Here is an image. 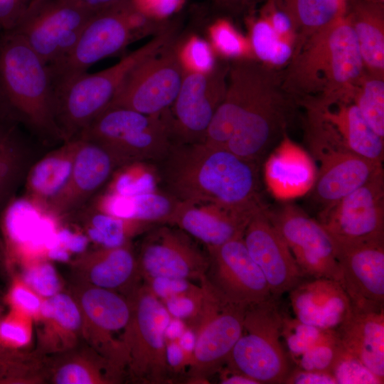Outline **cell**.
Wrapping results in <instances>:
<instances>
[{
	"label": "cell",
	"mask_w": 384,
	"mask_h": 384,
	"mask_svg": "<svg viewBox=\"0 0 384 384\" xmlns=\"http://www.w3.org/2000/svg\"><path fill=\"white\" fill-rule=\"evenodd\" d=\"M154 166L162 191L179 201L213 203L247 219L267 206L261 164L206 143L173 144Z\"/></svg>",
	"instance_id": "cell-1"
},
{
	"label": "cell",
	"mask_w": 384,
	"mask_h": 384,
	"mask_svg": "<svg viewBox=\"0 0 384 384\" xmlns=\"http://www.w3.org/2000/svg\"><path fill=\"white\" fill-rule=\"evenodd\" d=\"M284 82L288 94H320L319 102L351 100L365 75L355 32L346 14L308 37Z\"/></svg>",
	"instance_id": "cell-2"
},
{
	"label": "cell",
	"mask_w": 384,
	"mask_h": 384,
	"mask_svg": "<svg viewBox=\"0 0 384 384\" xmlns=\"http://www.w3.org/2000/svg\"><path fill=\"white\" fill-rule=\"evenodd\" d=\"M0 101L5 112L44 146L63 142L55 119L49 68L12 31L0 34Z\"/></svg>",
	"instance_id": "cell-3"
},
{
	"label": "cell",
	"mask_w": 384,
	"mask_h": 384,
	"mask_svg": "<svg viewBox=\"0 0 384 384\" xmlns=\"http://www.w3.org/2000/svg\"><path fill=\"white\" fill-rule=\"evenodd\" d=\"M172 39V31L164 30L115 65L95 73H83L55 86V119L63 142L78 139L109 105L127 73Z\"/></svg>",
	"instance_id": "cell-4"
},
{
	"label": "cell",
	"mask_w": 384,
	"mask_h": 384,
	"mask_svg": "<svg viewBox=\"0 0 384 384\" xmlns=\"http://www.w3.org/2000/svg\"><path fill=\"white\" fill-rule=\"evenodd\" d=\"M78 139L103 149L118 168L137 162L155 164L173 144L161 114L149 115L111 106H107Z\"/></svg>",
	"instance_id": "cell-5"
},
{
	"label": "cell",
	"mask_w": 384,
	"mask_h": 384,
	"mask_svg": "<svg viewBox=\"0 0 384 384\" xmlns=\"http://www.w3.org/2000/svg\"><path fill=\"white\" fill-rule=\"evenodd\" d=\"M127 298L131 316L123 337L124 375L134 383H167L171 370L166 361L164 334L171 316L146 284Z\"/></svg>",
	"instance_id": "cell-6"
},
{
	"label": "cell",
	"mask_w": 384,
	"mask_h": 384,
	"mask_svg": "<svg viewBox=\"0 0 384 384\" xmlns=\"http://www.w3.org/2000/svg\"><path fill=\"white\" fill-rule=\"evenodd\" d=\"M278 299L272 296L247 306L242 334L225 363L258 384L284 383L290 372L280 339L284 313Z\"/></svg>",
	"instance_id": "cell-7"
},
{
	"label": "cell",
	"mask_w": 384,
	"mask_h": 384,
	"mask_svg": "<svg viewBox=\"0 0 384 384\" xmlns=\"http://www.w3.org/2000/svg\"><path fill=\"white\" fill-rule=\"evenodd\" d=\"M279 90L272 73L261 66L253 90L225 149L249 161L263 159L284 137L294 105Z\"/></svg>",
	"instance_id": "cell-8"
},
{
	"label": "cell",
	"mask_w": 384,
	"mask_h": 384,
	"mask_svg": "<svg viewBox=\"0 0 384 384\" xmlns=\"http://www.w3.org/2000/svg\"><path fill=\"white\" fill-rule=\"evenodd\" d=\"M200 284L203 303L189 326L196 334V346L188 373L192 383H203L226 363L242 334L247 306L225 299L205 278Z\"/></svg>",
	"instance_id": "cell-9"
},
{
	"label": "cell",
	"mask_w": 384,
	"mask_h": 384,
	"mask_svg": "<svg viewBox=\"0 0 384 384\" xmlns=\"http://www.w3.org/2000/svg\"><path fill=\"white\" fill-rule=\"evenodd\" d=\"M95 14L72 0H33L11 31L50 66L69 53Z\"/></svg>",
	"instance_id": "cell-10"
},
{
	"label": "cell",
	"mask_w": 384,
	"mask_h": 384,
	"mask_svg": "<svg viewBox=\"0 0 384 384\" xmlns=\"http://www.w3.org/2000/svg\"><path fill=\"white\" fill-rule=\"evenodd\" d=\"M183 74L177 45L171 42L135 65L127 73L107 106L159 115L175 100Z\"/></svg>",
	"instance_id": "cell-11"
},
{
	"label": "cell",
	"mask_w": 384,
	"mask_h": 384,
	"mask_svg": "<svg viewBox=\"0 0 384 384\" xmlns=\"http://www.w3.org/2000/svg\"><path fill=\"white\" fill-rule=\"evenodd\" d=\"M133 7L132 1L127 0L90 18L69 53L48 66L54 87L87 72L97 61L123 52L137 39L132 22Z\"/></svg>",
	"instance_id": "cell-12"
},
{
	"label": "cell",
	"mask_w": 384,
	"mask_h": 384,
	"mask_svg": "<svg viewBox=\"0 0 384 384\" xmlns=\"http://www.w3.org/2000/svg\"><path fill=\"white\" fill-rule=\"evenodd\" d=\"M68 291L80 311L82 341L124 374L123 337L131 316L129 299L117 292L75 281Z\"/></svg>",
	"instance_id": "cell-13"
},
{
	"label": "cell",
	"mask_w": 384,
	"mask_h": 384,
	"mask_svg": "<svg viewBox=\"0 0 384 384\" xmlns=\"http://www.w3.org/2000/svg\"><path fill=\"white\" fill-rule=\"evenodd\" d=\"M228 68L208 73L184 72L178 95L162 112L173 144L203 142L214 114L224 98Z\"/></svg>",
	"instance_id": "cell-14"
},
{
	"label": "cell",
	"mask_w": 384,
	"mask_h": 384,
	"mask_svg": "<svg viewBox=\"0 0 384 384\" xmlns=\"http://www.w3.org/2000/svg\"><path fill=\"white\" fill-rule=\"evenodd\" d=\"M154 226L147 230L137 255L142 279L166 277L200 284L208 267V255L178 228L168 224Z\"/></svg>",
	"instance_id": "cell-15"
},
{
	"label": "cell",
	"mask_w": 384,
	"mask_h": 384,
	"mask_svg": "<svg viewBox=\"0 0 384 384\" xmlns=\"http://www.w3.org/2000/svg\"><path fill=\"white\" fill-rule=\"evenodd\" d=\"M318 221L336 242L384 240L383 171L330 208L321 210Z\"/></svg>",
	"instance_id": "cell-16"
},
{
	"label": "cell",
	"mask_w": 384,
	"mask_h": 384,
	"mask_svg": "<svg viewBox=\"0 0 384 384\" xmlns=\"http://www.w3.org/2000/svg\"><path fill=\"white\" fill-rule=\"evenodd\" d=\"M266 211L306 277L336 280L338 268L334 242L318 220L291 204L267 208Z\"/></svg>",
	"instance_id": "cell-17"
},
{
	"label": "cell",
	"mask_w": 384,
	"mask_h": 384,
	"mask_svg": "<svg viewBox=\"0 0 384 384\" xmlns=\"http://www.w3.org/2000/svg\"><path fill=\"white\" fill-rule=\"evenodd\" d=\"M312 155L319 163L311 186V198L327 209L383 171L382 163L358 156L321 139H309Z\"/></svg>",
	"instance_id": "cell-18"
},
{
	"label": "cell",
	"mask_w": 384,
	"mask_h": 384,
	"mask_svg": "<svg viewBox=\"0 0 384 384\" xmlns=\"http://www.w3.org/2000/svg\"><path fill=\"white\" fill-rule=\"evenodd\" d=\"M207 251L209 265L205 279L225 299L248 306L273 296L242 238L207 248Z\"/></svg>",
	"instance_id": "cell-19"
},
{
	"label": "cell",
	"mask_w": 384,
	"mask_h": 384,
	"mask_svg": "<svg viewBox=\"0 0 384 384\" xmlns=\"http://www.w3.org/2000/svg\"><path fill=\"white\" fill-rule=\"evenodd\" d=\"M333 242L338 268L336 280L352 306L384 307V240Z\"/></svg>",
	"instance_id": "cell-20"
},
{
	"label": "cell",
	"mask_w": 384,
	"mask_h": 384,
	"mask_svg": "<svg viewBox=\"0 0 384 384\" xmlns=\"http://www.w3.org/2000/svg\"><path fill=\"white\" fill-rule=\"evenodd\" d=\"M267 208L251 218L242 240L250 257L265 276L272 294L279 297L306 277L269 219Z\"/></svg>",
	"instance_id": "cell-21"
},
{
	"label": "cell",
	"mask_w": 384,
	"mask_h": 384,
	"mask_svg": "<svg viewBox=\"0 0 384 384\" xmlns=\"http://www.w3.org/2000/svg\"><path fill=\"white\" fill-rule=\"evenodd\" d=\"M80 140L69 179L45 211L46 215L55 219L71 216L84 208L103 188L118 168L103 149Z\"/></svg>",
	"instance_id": "cell-22"
},
{
	"label": "cell",
	"mask_w": 384,
	"mask_h": 384,
	"mask_svg": "<svg viewBox=\"0 0 384 384\" xmlns=\"http://www.w3.org/2000/svg\"><path fill=\"white\" fill-rule=\"evenodd\" d=\"M74 281L129 296L139 285L137 255L132 242L84 251L70 262Z\"/></svg>",
	"instance_id": "cell-23"
},
{
	"label": "cell",
	"mask_w": 384,
	"mask_h": 384,
	"mask_svg": "<svg viewBox=\"0 0 384 384\" xmlns=\"http://www.w3.org/2000/svg\"><path fill=\"white\" fill-rule=\"evenodd\" d=\"M335 102L337 107L332 109L327 105H311V114L343 147L363 158L383 164L384 138L372 129L353 102Z\"/></svg>",
	"instance_id": "cell-24"
},
{
	"label": "cell",
	"mask_w": 384,
	"mask_h": 384,
	"mask_svg": "<svg viewBox=\"0 0 384 384\" xmlns=\"http://www.w3.org/2000/svg\"><path fill=\"white\" fill-rule=\"evenodd\" d=\"M289 292L296 318L321 329L335 330L351 310L348 297L336 279L303 280Z\"/></svg>",
	"instance_id": "cell-25"
},
{
	"label": "cell",
	"mask_w": 384,
	"mask_h": 384,
	"mask_svg": "<svg viewBox=\"0 0 384 384\" xmlns=\"http://www.w3.org/2000/svg\"><path fill=\"white\" fill-rule=\"evenodd\" d=\"M249 221L215 204L178 201L169 225L210 248L242 238Z\"/></svg>",
	"instance_id": "cell-26"
},
{
	"label": "cell",
	"mask_w": 384,
	"mask_h": 384,
	"mask_svg": "<svg viewBox=\"0 0 384 384\" xmlns=\"http://www.w3.org/2000/svg\"><path fill=\"white\" fill-rule=\"evenodd\" d=\"M36 326V348L44 356L68 351L82 341V317L78 305L68 291L43 299Z\"/></svg>",
	"instance_id": "cell-27"
},
{
	"label": "cell",
	"mask_w": 384,
	"mask_h": 384,
	"mask_svg": "<svg viewBox=\"0 0 384 384\" xmlns=\"http://www.w3.org/2000/svg\"><path fill=\"white\" fill-rule=\"evenodd\" d=\"M334 331L342 346L384 381V307L352 306Z\"/></svg>",
	"instance_id": "cell-28"
},
{
	"label": "cell",
	"mask_w": 384,
	"mask_h": 384,
	"mask_svg": "<svg viewBox=\"0 0 384 384\" xmlns=\"http://www.w3.org/2000/svg\"><path fill=\"white\" fill-rule=\"evenodd\" d=\"M80 143L79 139L64 142L36 161L23 184L25 201L45 213L69 179Z\"/></svg>",
	"instance_id": "cell-29"
},
{
	"label": "cell",
	"mask_w": 384,
	"mask_h": 384,
	"mask_svg": "<svg viewBox=\"0 0 384 384\" xmlns=\"http://www.w3.org/2000/svg\"><path fill=\"white\" fill-rule=\"evenodd\" d=\"M124 373L83 341L64 353L48 356V379L53 384H114Z\"/></svg>",
	"instance_id": "cell-30"
},
{
	"label": "cell",
	"mask_w": 384,
	"mask_h": 384,
	"mask_svg": "<svg viewBox=\"0 0 384 384\" xmlns=\"http://www.w3.org/2000/svg\"><path fill=\"white\" fill-rule=\"evenodd\" d=\"M178 201L163 191L121 195L100 191L85 206L107 215L152 225H169Z\"/></svg>",
	"instance_id": "cell-31"
},
{
	"label": "cell",
	"mask_w": 384,
	"mask_h": 384,
	"mask_svg": "<svg viewBox=\"0 0 384 384\" xmlns=\"http://www.w3.org/2000/svg\"><path fill=\"white\" fill-rule=\"evenodd\" d=\"M383 2L356 0L345 13L355 32L364 68L369 75L383 78Z\"/></svg>",
	"instance_id": "cell-32"
},
{
	"label": "cell",
	"mask_w": 384,
	"mask_h": 384,
	"mask_svg": "<svg viewBox=\"0 0 384 384\" xmlns=\"http://www.w3.org/2000/svg\"><path fill=\"white\" fill-rule=\"evenodd\" d=\"M278 146L265 164L267 182L279 197L302 193L314 183L313 165L304 152L286 137Z\"/></svg>",
	"instance_id": "cell-33"
},
{
	"label": "cell",
	"mask_w": 384,
	"mask_h": 384,
	"mask_svg": "<svg viewBox=\"0 0 384 384\" xmlns=\"http://www.w3.org/2000/svg\"><path fill=\"white\" fill-rule=\"evenodd\" d=\"M291 18L299 46L316 31L346 13L343 0H268Z\"/></svg>",
	"instance_id": "cell-34"
},
{
	"label": "cell",
	"mask_w": 384,
	"mask_h": 384,
	"mask_svg": "<svg viewBox=\"0 0 384 384\" xmlns=\"http://www.w3.org/2000/svg\"><path fill=\"white\" fill-rule=\"evenodd\" d=\"M76 213L83 216L82 220L88 238L100 247L122 245L156 225L107 215L88 206H85Z\"/></svg>",
	"instance_id": "cell-35"
},
{
	"label": "cell",
	"mask_w": 384,
	"mask_h": 384,
	"mask_svg": "<svg viewBox=\"0 0 384 384\" xmlns=\"http://www.w3.org/2000/svg\"><path fill=\"white\" fill-rule=\"evenodd\" d=\"M250 43L252 53L272 65L287 63L295 53L294 46L279 36L264 16L252 23Z\"/></svg>",
	"instance_id": "cell-36"
},
{
	"label": "cell",
	"mask_w": 384,
	"mask_h": 384,
	"mask_svg": "<svg viewBox=\"0 0 384 384\" xmlns=\"http://www.w3.org/2000/svg\"><path fill=\"white\" fill-rule=\"evenodd\" d=\"M352 100L372 129L384 138L383 78L364 75L353 92Z\"/></svg>",
	"instance_id": "cell-37"
},
{
	"label": "cell",
	"mask_w": 384,
	"mask_h": 384,
	"mask_svg": "<svg viewBox=\"0 0 384 384\" xmlns=\"http://www.w3.org/2000/svg\"><path fill=\"white\" fill-rule=\"evenodd\" d=\"M146 163H132L117 168L103 191L121 195H134L156 190L154 169Z\"/></svg>",
	"instance_id": "cell-38"
},
{
	"label": "cell",
	"mask_w": 384,
	"mask_h": 384,
	"mask_svg": "<svg viewBox=\"0 0 384 384\" xmlns=\"http://www.w3.org/2000/svg\"><path fill=\"white\" fill-rule=\"evenodd\" d=\"M41 154H28L0 163V220L6 209L23 186L31 166Z\"/></svg>",
	"instance_id": "cell-39"
},
{
	"label": "cell",
	"mask_w": 384,
	"mask_h": 384,
	"mask_svg": "<svg viewBox=\"0 0 384 384\" xmlns=\"http://www.w3.org/2000/svg\"><path fill=\"white\" fill-rule=\"evenodd\" d=\"M208 33L213 49L224 57L247 59L253 53L250 41L226 20L216 21Z\"/></svg>",
	"instance_id": "cell-40"
},
{
	"label": "cell",
	"mask_w": 384,
	"mask_h": 384,
	"mask_svg": "<svg viewBox=\"0 0 384 384\" xmlns=\"http://www.w3.org/2000/svg\"><path fill=\"white\" fill-rule=\"evenodd\" d=\"M331 374L336 384H383L358 358L348 351L339 341Z\"/></svg>",
	"instance_id": "cell-41"
},
{
	"label": "cell",
	"mask_w": 384,
	"mask_h": 384,
	"mask_svg": "<svg viewBox=\"0 0 384 384\" xmlns=\"http://www.w3.org/2000/svg\"><path fill=\"white\" fill-rule=\"evenodd\" d=\"M339 340L334 330L326 329L323 337L302 354L292 358L298 368L331 373Z\"/></svg>",
	"instance_id": "cell-42"
},
{
	"label": "cell",
	"mask_w": 384,
	"mask_h": 384,
	"mask_svg": "<svg viewBox=\"0 0 384 384\" xmlns=\"http://www.w3.org/2000/svg\"><path fill=\"white\" fill-rule=\"evenodd\" d=\"M326 329L304 324L297 318L283 314L281 336L285 341L289 354L293 358L298 356L323 337Z\"/></svg>",
	"instance_id": "cell-43"
},
{
	"label": "cell",
	"mask_w": 384,
	"mask_h": 384,
	"mask_svg": "<svg viewBox=\"0 0 384 384\" xmlns=\"http://www.w3.org/2000/svg\"><path fill=\"white\" fill-rule=\"evenodd\" d=\"M34 321L32 318L10 309L0 319V346L11 350H23L33 340Z\"/></svg>",
	"instance_id": "cell-44"
},
{
	"label": "cell",
	"mask_w": 384,
	"mask_h": 384,
	"mask_svg": "<svg viewBox=\"0 0 384 384\" xmlns=\"http://www.w3.org/2000/svg\"><path fill=\"white\" fill-rule=\"evenodd\" d=\"M24 267L20 277L43 299L63 291L62 280L48 261L38 260L24 265Z\"/></svg>",
	"instance_id": "cell-45"
},
{
	"label": "cell",
	"mask_w": 384,
	"mask_h": 384,
	"mask_svg": "<svg viewBox=\"0 0 384 384\" xmlns=\"http://www.w3.org/2000/svg\"><path fill=\"white\" fill-rule=\"evenodd\" d=\"M177 52L184 72L208 73L216 66L211 45L200 37H190L177 46Z\"/></svg>",
	"instance_id": "cell-46"
},
{
	"label": "cell",
	"mask_w": 384,
	"mask_h": 384,
	"mask_svg": "<svg viewBox=\"0 0 384 384\" xmlns=\"http://www.w3.org/2000/svg\"><path fill=\"white\" fill-rule=\"evenodd\" d=\"M43 299L20 276L14 278L6 296L10 309L28 316L34 321L40 314Z\"/></svg>",
	"instance_id": "cell-47"
},
{
	"label": "cell",
	"mask_w": 384,
	"mask_h": 384,
	"mask_svg": "<svg viewBox=\"0 0 384 384\" xmlns=\"http://www.w3.org/2000/svg\"><path fill=\"white\" fill-rule=\"evenodd\" d=\"M203 297L201 284L196 288L161 301L171 317L183 320L191 326L198 317Z\"/></svg>",
	"instance_id": "cell-48"
},
{
	"label": "cell",
	"mask_w": 384,
	"mask_h": 384,
	"mask_svg": "<svg viewBox=\"0 0 384 384\" xmlns=\"http://www.w3.org/2000/svg\"><path fill=\"white\" fill-rule=\"evenodd\" d=\"M161 301L196 288L191 281L181 279L156 277L144 282Z\"/></svg>",
	"instance_id": "cell-49"
},
{
	"label": "cell",
	"mask_w": 384,
	"mask_h": 384,
	"mask_svg": "<svg viewBox=\"0 0 384 384\" xmlns=\"http://www.w3.org/2000/svg\"><path fill=\"white\" fill-rule=\"evenodd\" d=\"M264 16L270 23L274 31L296 47L297 36L289 16L268 1Z\"/></svg>",
	"instance_id": "cell-50"
},
{
	"label": "cell",
	"mask_w": 384,
	"mask_h": 384,
	"mask_svg": "<svg viewBox=\"0 0 384 384\" xmlns=\"http://www.w3.org/2000/svg\"><path fill=\"white\" fill-rule=\"evenodd\" d=\"M33 0H0V34L11 31Z\"/></svg>",
	"instance_id": "cell-51"
},
{
	"label": "cell",
	"mask_w": 384,
	"mask_h": 384,
	"mask_svg": "<svg viewBox=\"0 0 384 384\" xmlns=\"http://www.w3.org/2000/svg\"><path fill=\"white\" fill-rule=\"evenodd\" d=\"M181 0H132L134 5L149 18H162L173 14Z\"/></svg>",
	"instance_id": "cell-52"
},
{
	"label": "cell",
	"mask_w": 384,
	"mask_h": 384,
	"mask_svg": "<svg viewBox=\"0 0 384 384\" xmlns=\"http://www.w3.org/2000/svg\"><path fill=\"white\" fill-rule=\"evenodd\" d=\"M284 383L336 384V382L333 375L329 373L297 368L289 373Z\"/></svg>",
	"instance_id": "cell-53"
},
{
	"label": "cell",
	"mask_w": 384,
	"mask_h": 384,
	"mask_svg": "<svg viewBox=\"0 0 384 384\" xmlns=\"http://www.w3.org/2000/svg\"><path fill=\"white\" fill-rule=\"evenodd\" d=\"M166 355L168 365L174 372H180L186 366H189L191 361L183 350L175 341H166Z\"/></svg>",
	"instance_id": "cell-54"
},
{
	"label": "cell",
	"mask_w": 384,
	"mask_h": 384,
	"mask_svg": "<svg viewBox=\"0 0 384 384\" xmlns=\"http://www.w3.org/2000/svg\"><path fill=\"white\" fill-rule=\"evenodd\" d=\"M81 6L98 13L106 9L122 4L127 0H72Z\"/></svg>",
	"instance_id": "cell-55"
},
{
	"label": "cell",
	"mask_w": 384,
	"mask_h": 384,
	"mask_svg": "<svg viewBox=\"0 0 384 384\" xmlns=\"http://www.w3.org/2000/svg\"><path fill=\"white\" fill-rule=\"evenodd\" d=\"M176 341L191 363L196 346V334L194 330L191 327L187 326Z\"/></svg>",
	"instance_id": "cell-56"
},
{
	"label": "cell",
	"mask_w": 384,
	"mask_h": 384,
	"mask_svg": "<svg viewBox=\"0 0 384 384\" xmlns=\"http://www.w3.org/2000/svg\"><path fill=\"white\" fill-rule=\"evenodd\" d=\"M186 322L180 319L171 317L166 329V341L177 340L187 328Z\"/></svg>",
	"instance_id": "cell-57"
},
{
	"label": "cell",
	"mask_w": 384,
	"mask_h": 384,
	"mask_svg": "<svg viewBox=\"0 0 384 384\" xmlns=\"http://www.w3.org/2000/svg\"><path fill=\"white\" fill-rule=\"evenodd\" d=\"M220 381L223 384H258L253 379L228 368L223 372Z\"/></svg>",
	"instance_id": "cell-58"
},
{
	"label": "cell",
	"mask_w": 384,
	"mask_h": 384,
	"mask_svg": "<svg viewBox=\"0 0 384 384\" xmlns=\"http://www.w3.org/2000/svg\"><path fill=\"white\" fill-rule=\"evenodd\" d=\"M220 2H224L225 4L232 5V6H244L250 4V3L255 1V0H219Z\"/></svg>",
	"instance_id": "cell-59"
},
{
	"label": "cell",
	"mask_w": 384,
	"mask_h": 384,
	"mask_svg": "<svg viewBox=\"0 0 384 384\" xmlns=\"http://www.w3.org/2000/svg\"><path fill=\"white\" fill-rule=\"evenodd\" d=\"M6 378L4 366L0 356V384H6Z\"/></svg>",
	"instance_id": "cell-60"
},
{
	"label": "cell",
	"mask_w": 384,
	"mask_h": 384,
	"mask_svg": "<svg viewBox=\"0 0 384 384\" xmlns=\"http://www.w3.org/2000/svg\"><path fill=\"white\" fill-rule=\"evenodd\" d=\"M0 113L8 116L7 114L5 112L4 108H3L2 105H1V101H0Z\"/></svg>",
	"instance_id": "cell-61"
},
{
	"label": "cell",
	"mask_w": 384,
	"mask_h": 384,
	"mask_svg": "<svg viewBox=\"0 0 384 384\" xmlns=\"http://www.w3.org/2000/svg\"><path fill=\"white\" fill-rule=\"evenodd\" d=\"M1 312H2V309H1V307L0 306V319L2 317V315H1L2 313Z\"/></svg>",
	"instance_id": "cell-62"
},
{
	"label": "cell",
	"mask_w": 384,
	"mask_h": 384,
	"mask_svg": "<svg viewBox=\"0 0 384 384\" xmlns=\"http://www.w3.org/2000/svg\"><path fill=\"white\" fill-rule=\"evenodd\" d=\"M379 1H380L381 2H383V1H384V0H379Z\"/></svg>",
	"instance_id": "cell-63"
},
{
	"label": "cell",
	"mask_w": 384,
	"mask_h": 384,
	"mask_svg": "<svg viewBox=\"0 0 384 384\" xmlns=\"http://www.w3.org/2000/svg\"><path fill=\"white\" fill-rule=\"evenodd\" d=\"M344 1H346L347 3V0H343Z\"/></svg>",
	"instance_id": "cell-64"
}]
</instances>
